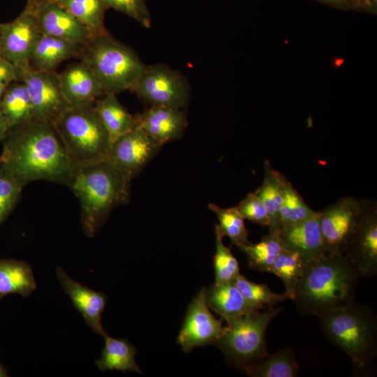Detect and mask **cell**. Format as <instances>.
<instances>
[{
  "mask_svg": "<svg viewBox=\"0 0 377 377\" xmlns=\"http://www.w3.org/2000/svg\"><path fill=\"white\" fill-rule=\"evenodd\" d=\"M1 142L0 172L24 186L42 179L68 187L73 170L52 123L29 121L14 126Z\"/></svg>",
  "mask_w": 377,
  "mask_h": 377,
  "instance_id": "obj_1",
  "label": "cell"
},
{
  "mask_svg": "<svg viewBox=\"0 0 377 377\" xmlns=\"http://www.w3.org/2000/svg\"><path fill=\"white\" fill-rule=\"evenodd\" d=\"M360 277L345 254L325 253L306 264L293 301L300 314L318 317L353 301Z\"/></svg>",
  "mask_w": 377,
  "mask_h": 377,
  "instance_id": "obj_2",
  "label": "cell"
},
{
  "mask_svg": "<svg viewBox=\"0 0 377 377\" xmlns=\"http://www.w3.org/2000/svg\"><path fill=\"white\" fill-rule=\"evenodd\" d=\"M131 180L108 159L73 171L68 187L80 202L85 235L94 237L111 212L128 201Z\"/></svg>",
  "mask_w": 377,
  "mask_h": 377,
  "instance_id": "obj_3",
  "label": "cell"
},
{
  "mask_svg": "<svg viewBox=\"0 0 377 377\" xmlns=\"http://www.w3.org/2000/svg\"><path fill=\"white\" fill-rule=\"evenodd\" d=\"M324 337L348 355L356 368L367 369L377 356V318L355 300L318 316Z\"/></svg>",
  "mask_w": 377,
  "mask_h": 377,
  "instance_id": "obj_4",
  "label": "cell"
},
{
  "mask_svg": "<svg viewBox=\"0 0 377 377\" xmlns=\"http://www.w3.org/2000/svg\"><path fill=\"white\" fill-rule=\"evenodd\" d=\"M94 104L69 106L52 122L73 171L107 159L110 152L112 141Z\"/></svg>",
  "mask_w": 377,
  "mask_h": 377,
  "instance_id": "obj_5",
  "label": "cell"
},
{
  "mask_svg": "<svg viewBox=\"0 0 377 377\" xmlns=\"http://www.w3.org/2000/svg\"><path fill=\"white\" fill-rule=\"evenodd\" d=\"M80 59L94 72L104 94L131 91L147 67L131 48L109 32L84 44Z\"/></svg>",
  "mask_w": 377,
  "mask_h": 377,
  "instance_id": "obj_6",
  "label": "cell"
},
{
  "mask_svg": "<svg viewBox=\"0 0 377 377\" xmlns=\"http://www.w3.org/2000/svg\"><path fill=\"white\" fill-rule=\"evenodd\" d=\"M283 309V306H273L253 310L226 320L227 325L214 345L230 364L242 370L268 353L267 329Z\"/></svg>",
  "mask_w": 377,
  "mask_h": 377,
  "instance_id": "obj_7",
  "label": "cell"
},
{
  "mask_svg": "<svg viewBox=\"0 0 377 377\" xmlns=\"http://www.w3.org/2000/svg\"><path fill=\"white\" fill-rule=\"evenodd\" d=\"M131 91L149 105L181 110L188 105L191 95L186 78L161 64L147 66Z\"/></svg>",
  "mask_w": 377,
  "mask_h": 377,
  "instance_id": "obj_8",
  "label": "cell"
},
{
  "mask_svg": "<svg viewBox=\"0 0 377 377\" xmlns=\"http://www.w3.org/2000/svg\"><path fill=\"white\" fill-rule=\"evenodd\" d=\"M20 81L28 90L32 105V121L52 123L68 107L59 73L55 71L22 69Z\"/></svg>",
  "mask_w": 377,
  "mask_h": 377,
  "instance_id": "obj_9",
  "label": "cell"
},
{
  "mask_svg": "<svg viewBox=\"0 0 377 377\" xmlns=\"http://www.w3.org/2000/svg\"><path fill=\"white\" fill-rule=\"evenodd\" d=\"M362 209V200L347 195L318 212L319 226L327 253H343Z\"/></svg>",
  "mask_w": 377,
  "mask_h": 377,
  "instance_id": "obj_10",
  "label": "cell"
},
{
  "mask_svg": "<svg viewBox=\"0 0 377 377\" xmlns=\"http://www.w3.org/2000/svg\"><path fill=\"white\" fill-rule=\"evenodd\" d=\"M362 212L343 251L361 277L377 274V203L362 200Z\"/></svg>",
  "mask_w": 377,
  "mask_h": 377,
  "instance_id": "obj_11",
  "label": "cell"
},
{
  "mask_svg": "<svg viewBox=\"0 0 377 377\" xmlns=\"http://www.w3.org/2000/svg\"><path fill=\"white\" fill-rule=\"evenodd\" d=\"M203 287L188 306L177 342L185 353L198 347L214 345L223 330V319H217L208 307Z\"/></svg>",
  "mask_w": 377,
  "mask_h": 377,
  "instance_id": "obj_12",
  "label": "cell"
},
{
  "mask_svg": "<svg viewBox=\"0 0 377 377\" xmlns=\"http://www.w3.org/2000/svg\"><path fill=\"white\" fill-rule=\"evenodd\" d=\"M41 34L36 13L25 7L13 21L0 23V55L20 69L29 67L31 52Z\"/></svg>",
  "mask_w": 377,
  "mask_h": 377,
  "instance_id": "obj_13",
  "label": "cell"
},
{
  "mask_svg": "<svg viewBox=\"0 0 377 377\" xmlns=\"http://www.w3.org/2000/svg\"><path fill=\"white\" fill-rule=\"evenodd\" d=\"M161 147L135 126L112 142L107 159L133 179L155 157Z\"/></svg>",
  "mask_w": 377,
  "mask_h": 377,
  "instance_id": "obj_14",
  "label": "cell"
},
{
  "mask_svg": "<svg viewBox=\"0 0 377 377\" xmlns=\"http://www.w3.org/2000/svg\"><path fill=\"white\" fill-rule=\"evenodd\" d=\"M134 122L161 146L181 138L188 126L182 110L157 105H149L135 115Z\"/></svg>",
  "mask_w": 377,
  "mask_h": 377,
  "instance_id": "obj_15",
  "label": "cell"
},
{
  "mask_svg": "<svg viewBox=\"0 0 377 377\" xmlns=\"http://www.w3.org/2000/svg\"><path fill=\"white\" fill-rule=\"evenodd\" d=\"M34 12L43 35L82 44H86L94 37L82 22L54 1L40 5Z\"/></svg>",
  "mask_w": 377,
  "mask_h": 377,
  "instance_id": "obj_16",
  "label": "cell"
},
{
  "mask_svg": "<svg viewBox=\"0 0 377 377\" xmlns=\"http://www.w3.org/2000/svg\"><path fill=\"white\" fill-rule=\"evenodd\" d=\"M56 274L63 290L87 325L103 337L108 334L101 324L102 313L107 303L106 295L75 281L61 267L56 268Z\"/></svg>",
  "mask_w": 377,
  "mask_h": 377,
  "instance_id": "obj_17",
  "label": "cell"
},
{
  "mask_svg": "<svg viewBox=\"0 0 377 377\" xmlns=\"http://www.w3.org/2000/svg\"><path fill=\"white\" fill-rule=\"evenodd\" d=\"M59 76L70 107L94 104L104 95L94 72L82 60L69 65Z\"/></svg>",
  "mask_w": 377,
  "mask_h": 377,
  "instance_id": "obj_18",
  "label": "cell"
},
{
  "mask_svg": "<svg viewBox=\"0 0 377 377\" xmlns=\"http://www.w3.org/2000/svg\"><path fill=\"white\" fill-rule=\"evenodd\" d=\"M317 211L309 219L283 228L279 235L283 247L301 254L308 263L327 253L319 226Z\"/></svg>",
  "mask_w": 377,
  "mask_h": 377,
  "instance_id": "obj_19",
  "label": "cell"
},
{
  "mask_svg": "<svg viewBox=\"0 0 377 377\" xmlns=\"http://www.w3.org/2000/svg\"><path fill=\"white\" fill-rule=\"evenodd\" d=\"M84 45L41 34L29 58V67L35 71H54L63 61L80 58Z\"/></svg>",
  "mask_w": 377,
  "mask_h": 377,
  "instance_id": "obj_20",
  "label": "cell"
},
{
  "mask_svg": "<svg viewBox=\"0 0 377 377\" xmlns=\"http://www.w3.org/2000/svg\"><path fill=\"white\" fill-rule=\"evenodd\" d=\"M205 295L208 307L225 321L254 310L233 281L214 283L209 288H205Z\"/></svg>",
  "mask_w": 377,
  "mask_h": 377,
  "instance_id": "obj_21",
  "label": "cell"
},
{
  "mask_svg": "<svg viewBox=\"0 0 377 377\" xmlns=\"http://www.w3.org/2000/svg\"><path fill=\"white\" fill-rule=\"evenodd\" d=\"M284 175L272 168L268 160L264 161V175L260 186L254 191L265 206L269 219V232L281 230L280 209Z\"/></svg>",
  "mask_w": 377,
  "mask_h": 377,
  "instance_id": "obj_22",
  "label": "cell"
},
{
  "mask_svg": "<svg viewBox=\"0 0 377 377\" xmlns=\"http://www.w3.org/2000/svg\"><path fill=\"white\" fill-rule=\"evenodd\" d=\"M94 106L112 142L135 127L134 116L121 105L116 94L103 95Z\"/></svg>",
  "mask_w": 377,
  "mask_h": 377,
  "instance_id": "obj_23",
  "label": "cell"
},
{
  "mask_svg": "<svg viewBox=\"0 0 377 377\" xmlns=\"http://www.w3.org/2000/svg\"><path fill=\"white\" fill-rule=\"evenodd\" d=\"M242 371L252 377H297L300 367L290 347L266 354Z\"/></svg>",
  "mask_w": 377,
  "mask_h": 377,
  "instance_id": "obj_24",
  "label": "cell"
},
{
  "mask_svg": "<svg viewBox=\"0 0 377 377\" xmlns=\"http://www.w3.org/2000/svg\"><path fill=\"white\" fill-rule=\"evenodd\" d=\"M105 344L99 359L95 364L102 371L117 370L123 372L134 371L141 374L135 361L136 348L127 339L104 337Z\"/></svg>",
  "mask_w": 377,
  "mask_h": 377,
  "instance_id": "obj_25",
  "label": "cell"
},
{
  "mask_svg": "<svg viewBox=\"0 0 377 377\" xmlns=\"http://www.w3.org/2000/svg\"><path fill=\"white\" fill-rule=\"evenodd\" d=\"M36 288L31 267L26 262L0 260V297L8 294L29 296Z\"/></svg>",
  "mask_w": 377,
  "mask_h": 377,
  "instance_id": "obj_26",
  "label": "cell"
},
{
  "mask_svg": "<svg viewBox=\"0 0 377 377\" xmlns=\"http://www.w3.org/2000/svg\"><path fill=\"white\" fill-rule=\"evenodd\" d=\"M0 109L9 128L32 121V105L23 82L14 81L6 86L0 98Z\"/></svg>",
  "mask_w": 377,
  "mask_h": 377,
  "instance_id": "obj_27",
  "label": "cell"
},
{
  "mask_svg": "<svg viewBox=\"0 0 377 377\" xmlns=\"http://www.w3.org/2000/svg\"><path fill=\"white\" fill-rule=\"evenodd\" d=\"M237 248L246 256L250 269L269 273L283 245L279 232H269L258 242L253 244L249 242Z\"/></svg>",
  "mask_w": 377,
  "mask_h": 377,
  "instance_id": "obj_28",
  "label": "cell"
},
{
  "mask_svg": "<svg viewBox=\"0 0 377 377\" xmlns=\"http://www.w3.org/2000/svg\"><path fill=\"white\" fill-rule=\"evenodd\" d=\"M82 22L94 36L108 33L105 15L108 8L103 0H53Z\"/></svg>",
  "mask_w": 377,
  "mask_h": 377,
  "instance_id": "obj_29",
  "label": "cell"
},
{
  "mask_svg": "<svg viewBox=\"0 0 377 377\" xmlns=\"http://www.w3.org/2000/svg\"><path fill=\"white\" fill-rule=\"evenodd\" d=\"M307 264L299 253L283 247L270 272L283 281L288 299L294 297L295 291Z\"/></svg>",
  "mask_w": 377,
  "mask_h": 377,
  "instance_id": "obj_30",
  "label": "cell"
},
{
  "mask_svg": "<svg viewBox=\"0 0 377 377\" xmlns=\"http://www.w3.org/2000/svg\"><path fill=\"white\" fill-rule=\"evenodd\" d=\"M316 212L308 205L284 175L280 209L281 229L299 223L313 216Z\"/></svg>",
  "mask_w": 377,
  "mask_h": 377,
  "instance_id": "obj_31",
  "label": "cell"
},
{
  "mask_svg": "<svg viewBox=\"0 0 377 377\" xmlns=\"http://www.w3.org/2000/svg\"><path fill=\"white\" fill-rule=\"evenodd\" d=\"M208 207L216 216L219 223L215 226L223 237L227 236L231 244L237 247L246 244L249 232L244 223V219L237 206L230 208H222L214 203H209Z\"/></svg>",
  "mask_w": 377,
  "mask_h": 377,
  "instance_id": "obj_32",
  "label": "cell"
},
{
  "mask_svg": "<svg viewBox=\"0 0 377 377\" xmlns=\"http://www.w3.org/2000/svg\"><path fill=\"white\" fill-rule=\"evenodd\" d=\"M234 284L242 296L254 310H263L273 307L288 299L286 293H274L265 283H257L239 274L234 281Z\"/></svg>",
  "mask_w": 377,
  "mask_h": 377,
  "instance_id": "obj_33",
  "label": "cell"
},
{
  "mask_svg": "<svg viewBox=\"0 0 377 377\" xmlns=\"http://www.w3.org/2000/svg\"><path fill=\"white\" fill-rule=\"evenodd\" d=\"M215 253L213 258L214 283L232 282L239 274V265L230 248L223 242V237L215 226Z\"/></svg>",
  "mask_w": 377,
  "mask_h": 377,
  "instance_id": "obj_34",
  "label": "cell"
},
{
  "mask_svg": "<svg viewBox=\"0 0 377 377\" xmlns=\"http://www.w3.org/2000/svg\"><path fill=\"white\" fill-rule=\"evenodd\" d=\"M24 187L15 178L0 172V227L13 212Z\"/></svg>",
  "mask_w": 377,
  "mask_h": 377,
  "instance_id": "obj_35",
  "label": "cell"
},
{
  "mask_svg": "<svg viewBox=\"0 0 377 377\" xmlns=\"http://www.w3.org/2000/svg\"><path fill=\"white\" fill-rule=\"evenodd\" d=\"M108 8H113L150 28L151 19L145 0H103Z\"/></svg>",
  "mask_w": 377,
  "mask_h": 377,
  "instance_id": "obj_36",
  "label": "cell"
},
{
  "mask_svg": "<svg viewBox=\"0 0 377 377\" xmlns=\"http://www.w3.org/2000/svg\"><path fill=\"white\" fill-rule=\"evenodd\" d=\"M237 207L244 219L262 226H269L267 210L255 192L249 193Z\"/></svg>",
  "mask_w": 377,
  "mask_h": 377,
  "instance_id": "obj_37",
  "label": "cell"
},
{
  "mask_svg": "<svg viewBox=\"0 0 377 377\" xmlns=\"http://www.w3.org/2000/svg\"><path fill=\"white\" fill-rule=\"evenodd\" d=\"M22 69H20L0 55V83L8 84L14 81H20Z\"/></svg>",
  "mask_w": 377,
  "mask_h": 377,
  "instance_id": "obj_38",
  "label": "cell"
},
{
  "mask_svg": "<svg viewBox=\"0 0 377 377\" xmlns=\"http://www.w3.org/2000/svg\"><path fill=\"white\" fill-rule=\"evenodd\" d=\"M325 3H327L330 5L334 6H338L341 8H348L355 3L357 0H321Z\"/></svg>",
  "mask_w": 377,
  "mask_h": 377,
  "instance_id": "obj_39",
  "label": "cell"
},
{
  "mask_svg": "<svg viewBox=\"0 0 377 377\" xmlns=\"http://www.w3.org/2000/svg\"><path fill=\"white\" fill-rule=\"evenodd\" d=\"M8 129L9 127L0 109V141L4 139Z\"/></svg>",
  "mask_w": 377,
  "mask_h": 377,
  "instance_id": "obj_40",
  "label": "cell"
},
{
  "mask_svg": "<svg viewBox=\"0 0 377 377\" xmlns=\"http://www.w3.org/2000/svg\"><path fill=\"white\" fill-rule=\"evenodd\" d=\"M50 1L53 0H27L25 7L34 11L40 5Z\"/></svg>",
  "mask_w": 377,
  "mask_h": 377,
  "instance_id": "obj_41",
  "label": "cell"
},
{
  "mask_svg": "<svg viewBox=\"0 0 377 377\" xmlns=\"http://www.w3.org/2000/svg\"><path fill=\"white\" fill-rule=\"evenodd\" d=\"M8 374L6 369L0 364V377H7Z\"/></svg>",
  "mask_w": 377,
  "mask_h": 377,
  "instance_id": "obj_42",
  "label": "cell"
},
{
  "mask_svg": "<svg viewBox=\"0 0 377 377\" xmlns=\"http://www.w3.org/2000/svg\"><path fill=\"white\" fill-rule=\"evenodd\" d=\"M7 85L8 84L0 83V98L2 96V95H3V92H4V90H5Z\"/></svg>",
  "mask_w": 377,
  "mask_h": 377,
  "instance_id": "obj_43",
  "label": "cell"
},
{
  "mask_svg": "<svg viewBox=\"0 0 377 377\" xmlns=\"http://www.w3.org/2000/svg\"><path fill=\"white\" fill-rule=\"evenodd\" d=\"M358 1H359V0H357V2H358Z\"/></svg>",
  "mask_w": 377,
  "mask_h": 377,
  "instance_id": "obj_44",
  "label": "cell"
},
{
  "mask_svg": "<svg viewBox=\"0 0 377 377\" xmlns=\"http://www.w3.org/2000/svg\"><path fill=\"white\" fill-rule=\"evenodd\" d=\"M1 297H0V299H1Z\"/></svg>",
  "mask_w": 377,
  "mask_h": 377,
  "instance_id": "obj_45",
  "label": "cell"
}]
</instances>
